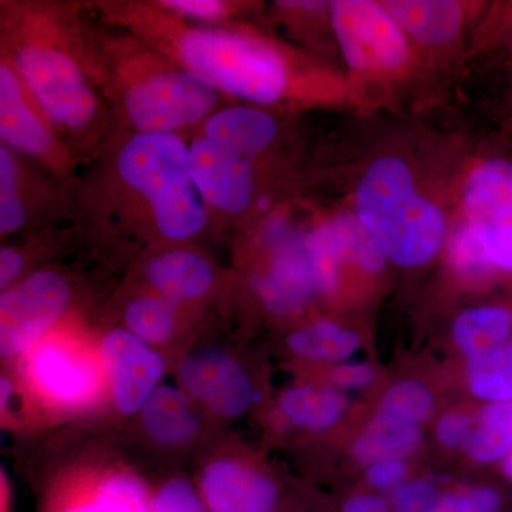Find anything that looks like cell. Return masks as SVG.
Returning a JSON list of instances; mask_svg holds the SVG:
<instances>
[{"label": "cell", "mask_w": 512, "mask_h": 512, "mask_svg": "<svg viewBox=\"0 0 512 512\" xmlns=\"http://www.w3.org/2000/svg\"><path fill=\"white\" fill-rule=\"evenodd\" d=\"M353 214L383 258L404 268L427 264L447 239L443 210L397 156L369 164L356 185Z\"/></svg>", "instance_id": "cell-1"}, {"label": "cell", "mask_w": 512, "mask_h": 512, "mask_svg": "<svg viewBox=\"0 0 512 512\" xmlns=\"http://www.w3.org/2000/svg\"><path fill=\"white\" fill-rule=\"evenodd\" d=\"M116 167L121 181L146 201L164 238L183 241L204 228V201L192 183L188 147L177 134H134L120 148Z\"/></svg>", "instance_id": "cell-2"}, {"label": "cell", "mask_w": 512, "mask_h": 512, "mask_svg": "<svg viewBox=\"0 0 512 512\" xmlns=\"http://www.w3.org/2000/svg\"><path fill=\"white\" fill-rule=\"evenodd\" d=\"M177 50L185 69L255 106H269L288 93V63L258 37L235 30L188 29L181 33Z\"/></svg>", "instance_id": "cell-3"}, {"label": "cell", "mask_w": 512, "mask_h": 512, "mask_svg": "<svg viewBox=\"0 0 512 512\" xmlns=\"http://www.w3.org/2000/svg\"><path fill=\"white\" fill-rule=\"evenodd\" d=\"M10 64L47 123L70 134L93 126L99 113L96 93L72 53L55 40H23Z\"/></svg>", "instance_id": "cell-4"}, {"label": "cell", "mask_w": 512, "mask_h": 512, "mask_svg": "<svg viewBox=\"0 0 512 512\" xmlns=\"http://www.w3.org/2000/svg\"><path fill=\"white\" fill-rule=\"evenodd\" d=\"M329 18L350 72L370 82L404 76L413 63V43L382 2L333 0Z\"/></svg>", "instance_id": "cell-5"}, {"label": "cell", "mask_w": 512, "mask_h": 512, "mask_svg": "<svg viewBox=\"0 0 512 512\" xmlns=\"http://www.w3.org/2000/svg\"><path fill=\"white\" fill-rule=\"evenodd\" d=\"M218 93L217 87L191 70H164L130 84L124 109L138 133L173 134L207 117Z\"/></svg>", "instance_id": "cell-6"}, {"label": "cell", "mask_w": 512, "mask_h": 512, "mask_svg": "<svg viewBox=\"0 0 512 512\" xmlns=\"http://www.w3.org/2000/svg\"><path fill=\"white\" fill-rule=\"evenodd\" d=\"M461 210L495 271L512 276L511 157L476 161L464 178Z\"/></svg>", "instance_id": "cell-7"}, {"label": "cell", "mask_w": 512, "mask_h": 512, "mask_svg": "<svg viewBox=\"0 0 512 512\" xmlns=\"http://www.w3.org/2000/svg\"><path fill=\"white\" fill-rule=\"evenodd\" d=\"M70 299L66 279L37 271L0 298V352L13 357L28 350L63 315Z\"/></svg>", "instance_id": "cell-8"}, {"label": "cell", "mask_w": 512, "mask_h": 512, "mask_svg": "<svg viewBox=\"0 0 512 512\" xmlns=\"http://www.w3.org/2000/svg\"><path fill=\"white\" fill-rule=\"evenodd\" d=\"M192 183L215 210L239 214L254 200L255 175L249 158L201 136L188 146Z\"/></svg>", "instance_id": "cell-9"}, {"label": "cell", "mask_w": 512, "mask_h": 512, "mask_svg": "<svg viewBox=\"0 0 512 512\" xmlns=\"http://www.w3.org/2000/svg\"><path fill=\"white\" fill-rule=\"evenodd\" d=\"M114 406L124 414L143 407L164 373V359L130 330L114 329L101 342Z\"/></svg>", "instance_id": "cell-10"}, {"label": "cell", "mask_w": 512, "mask_h": 512, "mask_svg": "<svg viewBox=\"0 0 512 512\" xmlns=\"http://www.w3.org/2000/svg\"><path fill=\"white\" fill-rule=\"evenodd\" d=\"M180 380L192 396L222 417L241 416L254 396L247 373L221 350L205 349L185 357Z\"/></svg>", "instance_id": "cell-11"}, {"label": "cell", "mask_w": 512, "mask_h": 512, "mask_svg": "<svg viewBox=\"0 0 512 512\" xmlns=\"http://www.w3.org/2000/svg\"><path fill=\"white\" fill-rule=\"evenodd\" d=\"M35 107L12 64L3 60L0 64V137L3 146L52 163L59 158V141Z\"/></svg>", "instance_id": "cell-12"}, {"label": "cell", "mask_w": 512, "mask_h": 512, "mask_svg": "<svg viewBox=\"0 0 512 512\" xmlns=\"http://www.w3.org/2000/svg\"><path fill=\"white\" fill-rule=\"evenodd\" d=\"M258 293L269 309L279 313L296 311L328 293L308 235L278 249L268 274L258 282Z\"/></svg>", "instance_id": "cell-13"}, {"label": "cell", "mask_w": 512, "mask_h": 512, "mask_svg": "<svg viewBox=\"0 0 512 512\" xmlns=\"http://www.w3.org/2000/svg\"><path fill=\"white\" fill-rule=\"evenodd\" d=\"M201 490L212 512H271L278 500L269 478L229 460L207 467Z\"/></svg>", "instance_id": "cell-14"}, {"label": "cell", "mask_w": 512, "mask_h": 512, "mask_svg": "<svg viewBox=\"0 0 512 512\" xmlns=\"http://www.w3.org/2000/svg\"><path fill=\"white\" fill-rule=\"evenodd\" d=\"M392 15L410 42L426 49H444L460 37L466 3L456 0H386Z\"/></svg>", "instance_id": "cell-15"}, {"label": "cell", "mask_w": 512, "mask_h": 512, "mask_svg": "<svg viewBox=\"0 0 512 512\" xmlns=\"http://www.w3.org/2000/svg\"><path fill=\"white\" fill-rule=\"evenodd\" d=\"M278 126L274 117L251 106H235L211 114L204 137L254 160L274 143Z\"/></svg>", "instance_id": "cell-16"}, {"label": "cell", "mask_w": 512, "mask_h": 512, "mask_svg": "<svg viewBox=\"0 0 512 512\" xmlns=\"http://www.w3.org/2000/svg\"><path fill=\"white\" fill-rule=\"evenodd\" d=\"M148 282L163 298L187 302L201 298L214 281V271L202 256L190 251H170L148 262Z\"/></svg>", "instance_id": "cell-17"}, {"label": "cell", "mask_w": 512, "mask_h": 512, "mask_svg": "<svg viewBox=\"0 0 512 512\" xmlns=\"http://www.w3.org/2000/svg\"><path fill=\"white\" fill-rule=\"evenodd\" d=\"M32 375L47 394L60 402L82 400L93 387V375L86 363L55 345L37 350Z\"/></svg>", "instance_id": "cell-18"}, {"label": "cell", "mask_w": 512, "mask_h": 512, "mask_svg": "<svg viewBox=\"0 0 512 512\" xmlns=\"http://www.w3.org/2000/svg\"><path fill=\"white\" fill-rule=\"evenodd\" d=\"M148 436L163 446H177L194 436L198 419L183 393L171 386H158L141 407Z\"/></svg>", "instance_id": "cell-19"}, {"label": "cell", "mask_w": 512, "mask_h": 512, "mask_svg": "<svg viewBox=\"0 0 512 512\" xmlns=\"http://www.w3.org/2000/svg\"><path fill=\"white\" fill-rule=\"evenodd\" d=\"M512 312L504 306H478L461 312L454 322L453 338L468 357L510 339Z\"/></svg>", "instance_id": "cell-20"}, {"label": "cell", "mask_w": 512, "mask_h": 512, "mask_svg": "<svg viewBox=\"0 0 512 512\" xmlns=\"http://www.w3.org/2000/svg\"><path fill=\"white\" fill-rule=\"evenodd\" d=\"M420 437L419 427L413 424L377 416L356 440L353 456L367 466L384 460H400L419 446Z\"/></svg>", "instance_id": "cell-21"}, {"label": "cell", "mask_w": 512, "mask_h": 512, "mask_svg": "<svg viewBox=\"0 0 512 512\" xmlns=\"http://www.w3.org/2000/svg\"><path fill=\"white\" fill-rule=\"evenodd\" d=\"M346 409V400L328 387H293L282 396V413L295 426L311 431L329 429Z\"/></svg>", "instance_id": "cell-22"}, {"label": "cell", "mask_w": 512, "mask_h": 512, "mask_svg": "<svg viewBox=\"0 0 512 512\" xmlns=\"http://www.w3.org/2000/svg\"><path fill=\"white\" fill-rule=\"evenodd\" d=\"M468 386L488 403L512 402V339L468 357Z\"/></svg>", "instance_id": "cell-23"}, {"label": "cell", "mask_w": 512, "mask_h": 512, "mask_svg": "<svg viewBox=\"0 0 512 512\" xmlns=\"http://www.w3.org/2000/svg\"><path fill=\"white\" fill-rule=\"evenodd\" d=\"M468 456L478 463H495L512 450V402L488 403L478 414L466 441Z\"/></svg>", "instance_id": "cell-24"}, {"label": "cell", "mask_w": 512, "mask_h": 512, "mask_svg": "<svg viewBox=\"0 0 512 512\" xmlns=\"http://www.w3.org/2000/svg\"><path fill=\"white\" fill-rule=\"evenodd\" d=\"M289 348L296 355L312 360H343L359 348L360 339L353 330L329 320H318L293 332L288 339Z\"/></svg>", "instance_id": "cell-25"}, {"label": "cell", "mask_w": 512, "mask_h": 512, "mask_svg": "<svg viewBox=\"0 0 512 512\" xmlns=\"http://www.w3.org/2000/svg\"><path fill=\"white\" fill-rule=\"evenodd\" d=\"M124 319L128 330L148 345L163 343L174 332V302L163 296H141L128 303Z\"/></svg>", "instance_id": "cell-26"}, {"label": "cell", "mask_w": 512, "mask_h": 512, "mask_svg": "<svg viewBox=\"0 0 512 512\" xmlns=\"http://www.w3.org/2000/svg\"><path fill=\"white\" fill-rule=\"evenodd\" d=\"M431 407L433 399L429 390L423 384L407 380L394 384L392 389L384 394L377 416L419 426V423L429 416Z\"/></svg>", "instance_id": "cell-27"}, {"label": "cell", "mask_w": 512, "mask_h": 512, "mask_svg": "<svg viewBox=\"0 0 512 512\" xmlns=\"http://www.w3.org/2000/svg\"><path fill=\"white\" fill-rule=\"evenodd\" d=\"M19 167L12 150L0 147V232L12 234L25 225V204L19 191Z\"/></svg>", "instance_id": "cell-28"}, {"label": "cell", "mask_w": 512, "mask_h": 512, "mask_svg": "<svg viewBox=\"0 0 512 512\" xmlns=\"http://www.w3.org/2000/svg\"><path fill=\"white\" fill-rule=\"evenodd\" d=\"M448 254L454 269L467 278H487L494 271L480 241L464 220L458 222L448 238Z\"/></svg>", "instance_id": "cell-29"}, {"label": "cell", "mask_w": 512, "mask_h": 512, "mask_svg": "<svg viewBox=\"0 0 512 512\" xmlns=\"http://www.w3.org/2000/svg\"><path fill=\"white\" fill-rule=\"evenodd\" d=\"M67 512H148L146 494L133 478H111L101 485L93 503Z\"/></svg>", "instance_id": "cell-30"}, {"label": "cell", "mask_w": 512, "mask_h": 512, "mask_svg": "<svg viewBox=\"0 0 512 512\" xmlns=\"http://www.w3.org/2000/svg\"><path fill=\"white\" fill-rule=\"evenodd\" d=\"M153 512H207L192 485L183 478L167 481L158 491Z\"/></svg>", "instance_id": "cell-31"}, {"label": "cell", "mask_w": 512, "mask_h": 512, "mask_svg": "<svg viewBox=\"0 0 512 512\" xmlns=\"http://www.w3.org/2000/svg\"><path fill=\"white\" fill-rule=\"evenodd\" d=\"M393 512H431L437 504V491L429 481L400 485L393 495Z\"/></svg>", "instance_id": "cell-32"}, {"label": "cell", "mask_w": 512, "mask_h": 512, "mask_svg": "<svg viewBox=\"0 0 512 512\" xmlns=\"http://www.w3.org/2000/svg\"><path fill=\"white\" fill-rule=\"evenodd\" d=\"M161 5L165 9L195 19L215 20L227 13V6L218 0H165Z\"/></svg>", "instance_id": "cell-33"}, {"label": "cell", "mask_w": 512, "mask_h": 512, "mask_svg": "<svg viewBox=\"0 0 512 512\" xmlns=\"http://www.w3.org/2000/svg\"><path fill=\"white\" fill-rule=\"evenodd\" d=\"M471 431V420L463 414H444L436 427L437 439L446 447H458L466 444Z\"/></svg>", "instance_id": "cell-34"}, {"label": "cell", "mask_w": 512, "mask_h": 512, "mask_svg": "<svg viewBox=\"0 0 512 512\" xmlns=\"http://www.w3.org/2000/svg\"><path fill=\"white\" fill-rule=\"evenodd\" d=\"M407 467L400 460H384L367 468V481L379 490L396 487L404 480Z\"/></svg>", "instance_id": "cell-35"}, {"label": "cell", "mask_w": 512, "mask_h": 512, "mask_svg": "<svg viewBox=\"0 0 512 512\" xmlns=\"http://www.w3.org/2000/svg\"><path fill=\"white\" fill-rule=\"evenodd\" d=\"M373 380V369L363 363H346L333 369L332 382L342 389H360Z\"/></svg>", "instance_id": "cell-36"}, {"label": "cell", "mask_w": 512, "mask_h": 512, "mask_svg": "<svg viewBox=\"0 0 512 512\" xmlns=\"http://www.w3.org/2000/svg\"><path fill=\"white\" fill-rule=\"evenodd\" d=\"M23 268V258L15 249L3 247L0 249V288H8Z\"/></svg>", "instance_id": "cell-37"}, {"label": "cell", "mask_w": 512, "mask_h": 512, "mask_svg": "<svg viewBox=\"0 0 512 512\" xmlns=\"http://www.w3.org/2000/svg\"><path fill=\"white\" fill-rule=\"evenodd\" d=\"M467 498L473 512H495L500 505V495L493 488H476Z\"/></svg>", "instance_id": "cell-38"}, {"label": "cell", "mask_w": 512, "mask_h": 512, "mask_svg": "<svg viewBox=\"0 0 512 512\" xmlns=\"http://www.w3.org/2000/svg\"><path fill=\"white\" fill-rule=\"evenodd\" d=\"M343 512H387V507L379 498L357 495L346 501Z\"/></svg>", "instance_id": "cell-39"}, {"label": "cell", "mask_w": 512, "mask_h": 512, "mask_svg": "<svg viewBox=\"0 0 512 512\" xmlns=\"http://www.w3.org/2000/svg\"><path fill=\"white\" fill-rule=\"evenodd\" d=\"M431 512H473L467 495H448L443 500L437 501L436 507Z\"/></svg>", "instance_id": "cell-40"}, {"label": "cell", "mask_w": 512, "mask_h": 512, "mask_svg": "<svg viewBox=\"0 0 512 512\" xmlns=\"http://www.w3.org/2000/svg\"><path fill=\"white\" fill-rule=\"evenodd\" d=\"M504 23L505 28H507V33L512 40V2L508 3L504 8Z\"/></svg>", "instance_id": "cell-41"}, {"label": "cell", "mask_w": 512, "mask_h": 512, "mask_svg": "<svg viewBox=\"0 0 512 512\" xmlns=\"http://www.w3.org/2000/svg\"><path fill=\"white\" fill-rule=\"evenodd\" d=\"M504 473L512 481V450L504 458Z\"/></svg>", "instance_id": "cell-42"}, {"label": "cell", "mask_w": 512, "mask_h": 512, "mask_svg": "<svg viewBox=\"0 0 512 512\" xmlns=\"http://www.w3.org/2000/svg\"><path fill=\"white\" fill-rule=\"evenodd\" d=\"M495 512H497V511H495Z\"/></svg>", "instance_id": "cell-43"}]
</instances>
